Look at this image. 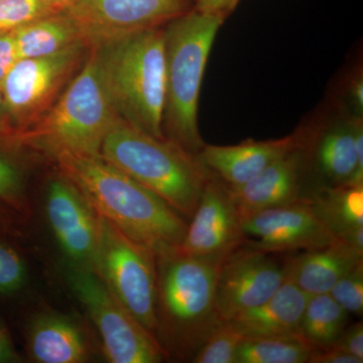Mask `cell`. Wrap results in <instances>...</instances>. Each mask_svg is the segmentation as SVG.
I'll return each instance as SVG.
<instances>
[{
    "instance_id": "1",
    "label": "cell",
    "mask_w": 363,
    "mask_h": 363,
    "mask_svg": "<svg viewBox=\"0 0 363 363\" xmlns=\"http://www.w3.org/2000/svg\"><path fill=\"white\" fill-rule=\"evenodd\" d=\"M50 157L97 214L131 240L156 257L180 247L188 223L156 193L101 156L58 152Z\"/></svg>"
},
{
    "instance_id": "2",
    "label": "cell",
    "mask_w": 363,
    "mask_h": 363,
    "mask_svg": "<svg viewBox=\"0 0 363 363\" xmlns=\"http://www.w3.org/2000/svg\"><path fill=\"white\" fill-rule=\"evenodd\" d=\"M92 47L117 114L143 133L164 140V26L111 38Z\"/></svg>"
},
{
    "instance_id": "3",
    "label": "cell",
    "mask_w": 363,
    "mask_h": 363,
    "mask_svg": "<svg viewBox=\"0 0 363 363\" xmlns=\"http://www.w3.org/2000/svg\"><path fill=\"white\" fill-rule=\"evenodd\" d=\"M156 259L157 341L164 351L192 360L221 322L216 286L224 260L192 257L178 248Z\"/></svg>"
},
{
    "instance_id": "4",
    "label": "cell",
    "mask_w": 363,
    "mask_h": 363,
    "mask_svg": "<svg viewBox=\"0 0 363 363\" xmlns=\"http://www.w3.org/2000/svg\"><path fill=\"white\" fill-rule=\"evenodd\" d=\"M226 18L194 9L164 25V138L196 156L205 145L198 125L203 77L212 45Z\"/></svg>"
},
{
    "instance_id": "5",
    "label": "cell",
    "mask_w": 363,
    "mask_h": 363,
    "mask_svg": "<svg viewBox=\"0 0 363 363\" xmlns=\"http://www.w3.org/2000/svg\"><path fill=\"white\" fill-rule=\"evenodd\" d=\"M100 156L159 195L184 218L194 214L210 179L195 156L159 140L121 117L105 136Z\"/></svg>"
},
{
    "instance_id": "6",
    "label": "cell",
    "mask_w": 363,
    "mask_h": 363,
    "mask_svg": "<svg viewBox=\"0 0 363 363\" xmlns=\"http://www.w3.org/2000/svg\"><path fill=\"white\" fill-rule=\"evenodd\" d=\"M118 117L91 47L84 64L54 106L21 136L18 149L32 147L49 156L58 152L100 156L104 138Z\"/></svg>"
},
{
    "instance_id": "7",
    "label": "cell",
    "mask_w": 363,
    "mask_h": 363,
    "mask_svg": "<svg viewBox=\"0 0 363 363\" xmlns=\"http://www.w3.org/2000/svg\"><path fill=\"white\" fill-rule=\"evenodd\" d=\"M90 49V45L77 44L50 56L20 59L14 64L0 87L13 131V150H18L21 136L54 106Z\"/></svg>"
},
{
    "instance_id": "8",
    "label": "cell",
    "mask_w": 363,
    "mask_h": 363,
    "mask_svg": "<svg viewBox=\"0 0 363 363\" xmlns=\"http://www.w3.org/2000/svg\"><path fill=\"white\" fill-rule=\"evenodd\" d=\"M99 227L94 272L124 308L157 338L156 255L101 216Z\"/></svg>"
},
{
    "instance_id": "9",
    "label": "cell",
    "mask_w": 363,
    "mask_h": 363,
    "mask_svg": "<svg viewBox=\"0 0 363 363\" xmlns=\"http://www.w3.org/2000/svg\"><path fill=\"white\" fill-rule=\"evenodd\" d=\"M67 281L96 325L105 357L112 363L161 362L166 351L93 269L69 264Z\"/></svg>"
},
{
    "instance_id": "10",
    "label": "cell",
    "mask_w": 363,
    "mask_h": 363,
    "mask_svg": "<svg viewBox=\"0 0 363 363\" xmlns=\"http://www.w3.org/2000/svg\"><path fill=\"white\" fill-rule=\"evenodd\" d=\"M279 255L245 243L224 260L216 286L221 321L231 320L274 295L288 276L289 257L279 259Z\"/></svg>"
},
{
    "instance_id": "11",
    "label": "cell",
    "mask_w": 363,
    "mask_h": 363,
    "mask_svg": "<svg viewBox=\"0 0 363 363\" xmlns=\"http://www.w3.org/2000/svg\"><path fill=\"white\" fill-rule=\"evenodd\" d=\"M241 222L248 247L267 252L316 250L337 240L308 197L257 212Z\"/></svg>"
},
{
    "instance_id": "12",
    "label": "cell",
    "mask_w": 363,
    "mask_h": 363,
    "mask_svg": "<svg viewBox=\"0 0 363 363\" xmlns=\"http://www.w3.org/2000/svg\"><path fill=\"white\" fill-rule=\"evenodd\" d=\"M45 213L70 264L94 271L99 215L79 189L61 174L48 186Z\"/></svg>"
},
{
    "instance_id": "13",
    "label": "cell",
    "mask_w": 363,
    "mask_h": 363,
    "mask_svg": "<svg viewBox=\"0 0 363 363\" xmlns=\"http://www.w3.org/2000/svg\"><path fill=\"white\" fill-rule=\"evenodd\" d=\"M179 252L225 260L247 243L240 214L223 183L210 176Z\"/></svg>"
},
{
    "instance_id": "14",
    "label": "cell",
    "mask_w": 363,
    "mask_h": 363,
    "mask_svg": "<svg viewBox=\"0 0 363 363\" xmlns=\"http://www.w3.org/2000/svg\"><path fill=\"white\" fill-rule=\"evenodd\" d=\"M187 0H80L69 11L91 45L125 33L167 25L190 11Z\"/></svg>"
},
{
    "instance_id": "15",
    "label": "cell",
    "mask_w": 363,
    "mask_h": 363,
    "mask_svg": "<svg viewBox=\"0 0 363 363\" xmlns=\"http://www.w3.org/2000/svg\"><path fill=\"white\" fill-rule=\"evenodd\" d=\"M352 117L313 133H296L308 183L313 180L311 190L324 186L363 185V169L358 164Z\"/></svg>"
},
{
    "instance_id": "16",
    "label": "cell",
    "mask_w": 363,
    "mask_h": 363,
    "mask_svg": "<svg viewBox=\"0 0 363 363\" xmlns=\"http://www.w3.org/2000/svg\"><path fill=\"white\" fill-rule=\"evenodd\" d=\"M227 190L241 221L269 208L305 199L309 195L310 186L297 145L252 180L240 187H227Z\"/></svg>"
},
{
    "instance_id": "17",
    "label": "cell",
    "mask_w": 363,
    "mask_h": 363,
    "mask_svg": "<svg viewBox=\"0 0 363 363\" xmlns=\"http://www.w3.org/2000/svg\"><path fill=\"white\" fill-rule=\"evenodd\" d=\"M296 145V133L277 140H247L238 145L205 143L195 157L210 176L227 187H240L252 180L272 162L289 154Z\"/></svg>"
},
{
    "instance_id": "18",
    "label": "cell",
    "mask_w": 363,
    "mask_h": 363,
    "mask_svg": "<svg viewBox=\"0 0 363 363\" xmlns=\"http://www.w3.org/2000/svg\"><path fill=\"white\" fill-rule=\"evenodd\" d=\"M310 295L290 279L271 298L230 320L245 337L297 335Z\"/></svg>"
},
{
    "instance_id": "19",
    "label": "cell",
    "mask_w": 363,
    "mask_h": 363,
    "mask_svg": "<svg viewBox=\"0 0 363 363\" xmlns=\"http://www.w3.org/2000/svg\"><path fill=\"white\" fill-rule=\"evenodd\" d=\"M362 262L363 252L336 240L326 247L289 257L286 277L308 295L328 294L344 274Z\"/></svg>"
},
{
    "instance_id": "20",
    "label": "cell",
    "mask_w": 363,
    "mask_h": 363,
    "mask_svg": "<svg viewBox=\"0 0 363 363\" xmlns=\"http://www.w3.org/2000/svg\"><path fill=\"white\" fill-rule=\"evenodd\" d=\"M308 198L337 240L363 252V185L316 187Z\"/></svg>"
},
{
    "instance_id": "21",
    "label": "cell",
    "mask_w": 363,
    "mask_h": 363,
    "mask_svg": "<svg viewBox=\"0 0 363 363\" xmlns=\"http://www.w3.org/2000/svg\"><path fill=\"white\" fill-rule=\"evenodd\" d=\"M28 352L35 362L80 363L88 357L80 328L61 315H40L28 330Z\"/></svg>"
},
{
    "instance_id": "22",
    "label": "cell",
    "mask_w": 363,
    "mask_h": 363,
    "mask_svg": "<svg viewBox=\"0 0 363 363\" xmlns=\"http://www.w3.org/2000/svg\"><path fill=\"white\" fill-rule=\"evenodd\" d=\"M65 11L13 30L18 60L50 56L77 44L92 47L80 21L70 11Z\"/></svg>"
},
{
    "instance_id": "23",
    "label": "cell",
    "mask_w": 363,
    "mask_h": 363,
    "mask_svg": "<svg viewBox=\"0 0 363 363\" xmlns=\"http://www.w3.org/2000/svg\"><path fill=\"white\" fill-rule=\"evenodd\" d=\"M348 315L329 294L310 296L298 335L311 350L329 347L342 333L347 325Z\"/></svg>"
},
{
    "instance_id": "24",
    "label": "cell",
    "mask_w": 363,
    "mask_h": 363,
    "mask_svg": "<svg viewBox=\"0 0 363 363\" xmlns=\"http://www.w3.org/2000/svg\"><path fill=\"white\" fill-rule=\"evenodd\" d=\"M311 348L300 336L245 337L236 353L235 363H306Z\"/></svg>"
},
{
    "instance_id": "25",
    "label": "cell",
    "mask_w": 363,
    "mask_h": 363,
    "mask_svg": "<svg viewBox=\"0 0 363 363\" xmlns=\"http://www.w3.org/2000/svg\"><path fill=\"white\" fill-rule=\"evenodd\" d=\"M245 336L230 320L221 321L192 358L194 363H235Z\"/></svg>"
},
{
    "instance_id": "26",
    "label": "cell",
    "mask_w": 363,
    "mask_h": 363,
    "mask_svg": "<svg viewBox=\"0 0 363 363\" xmlns=\"http://www.w3.org/2000/svg\"><path fill=\"white\" fill-rule=\"evenodd\" d=\"M47 0H0V33L13 32L16 28L62 13Z\"/></svg>"
},
{
    "instance_id": "27",
    "label": "cell",
    "mask_w": 363,
    "mask_h": 363,
    "mask_svg": "<svg viewBox=\"0 0 363 363\" xmlns=\"http://www.w3.org/2000/svg\"><path fill=\"white\" fill-rule=\"evenodd\" d=\"M0 200L23 216L30 213L25 174L18 162L0 147Z\"/></svg>"
},
{
    "instance_id": "28",
    "label": "cell",
    "mask_w": 363,
    "mask_h": 363,
    "mask_svg": "<svg viewBox=\"0 0 363 363\" xmlns=\"http://www.w3.org/2000/svg\"><path fill=\"white\" fill-rule=\"evenodd\" d=\"M26 281V267L20 253L0 235V295L20 291Z\"/></svg>"
},
{
    "instance_id": "29",
    "label": "cell",
    "mask_w": 363,
    "mask_h": 363,
    "mask_svg": "<svg viewBox=\"0 0 363 363\" xmlns=\"http://www.w3.org/2000/svg\"><path fill=\"white\" fill-rule=\"evenodd\" d=\"M348 314L363 311V262L344 274L328 293Z\"/></svg>"
},
{
    "instance_id": "30",
    "label": "cell",
    "mask_w": 363,
    "mask_h": 363,
    "mask_svg": "<svg viewBox=\"0 0 363 363\" xmlns=\"http://www.w3.org/2000/svg\"><path fill=\"white\" fill-rule=\"evenodd\" d=\"M334 345L337 346L344 352L363 360V325L357 322L343 329Z\"/></svg>"
},
{
    "instance_id": "31",
    "label": "cell",
    "mask_w": 363,
    "mask_h": 363,
    "mask_svg": "<svg viewBox=\"0 0 363 363\" xmlns=\"http://www.w3.org/2000/svg\"><path fill=\"white\" fill-rule=\"evenodd\" d=\"M18 60L13 32L0 33V87Z\"/></svg>"
},
{
    "instance_id": "32",
    "label": "cell",
    "mask_w": 363,
    "mask_h": 363,
    "mask_svg": "<svg viewBox=\"0 0 363 363\" xmlns=\"http://www.w3.org/2000/svg\"><path fill=\"white\" fill-rule=\"evenodd\" d=\"M26 217L0 200V235L18 236Z\"/></svg>"
},
{
    "instance_id": "33",
    "label": "cell",
    "mask_w": 363,
    "mask_h": 363,
    "mask_svg": "<svg viewBox=\"0 0 363 363\" xmlns=\"http://www.w3.org/2000/svg\"><path fill=\"white\" fill-rule=\"evenodd\" d=\"M310 363H362L363 360L344 352L337 346L331 345L322 350H311Z\"/></svg>"
},
{
    "instance_id": "34",
    "label": "cell",
    "mask_w": 363,
    "mask_h": 363,
    "mask_svg": "<svg viewBox=\"0 0 363 363\" xmlns=\"http://www.w3.org/2000/svg\"><path fill=\"white\" fill-rule=\"evenodd\" d=\"M195 11L200 13L219 14L226 18L238 6L240 0H194Z\"/></svg>"
},
{
    "instance_id": "35",
    "label": "cell",
    "mask_w": 363,
    "mask_h": 363,
    "mask_svg": "<svg viewBox=\"0 0 363 363\" xmlns=\"http://www.w3.org/2000/svg\"><path fill=\"white\" fill-rule=\"evenodd\" d=\"M20 359L11 340V334L0 319V363L18 362Z\"/></svg>"
},
{
    "instance_id": "36",
    "label": "cell",
    "mask_w": 363,
    "mask_h": 363,
    "mask_svg": "<svg viewBox=\"0 0 363 363\" xmlns=\"http://www.w3.org/2000/svg\"><path fill=\"white\" fill-rule=\"evenodd\" d=\"M0 147L9 152L13 150V131L7 118L1 88H0Z\"/></svg>"
},
{
    "instance_id": "37",
    "label": "cell",
    "mask_w": 363,
    "mask_h": 363,
    "mask_svg": "<svg viewBox=\"0 0 363 363\" xmlns=\"http://www.w3.org/2000/svg\"><path fill=\"white\" fill-rule=\"evenodd\" d=\"M350 94L351 104L354 106L357 116H362L363 106V82L362 76L355 78L351 82Z\"/></svg>"
},
{
    "instance_id": "38",
    "label": "cell",
    "mask_w": 363,
    "mask_h": 363,
    "mask_svg": "<svg viewBox=\"0 0 363 363\" xmlns=\"http://www.w3.org/2000/svg\"><path fill=\"white\" fill-rule=\"evenodd\" d=\"M47 1L59 7V9H63V11H69V9L77 6L80 0H47Z\"/></svg>"
}]
</instances>
